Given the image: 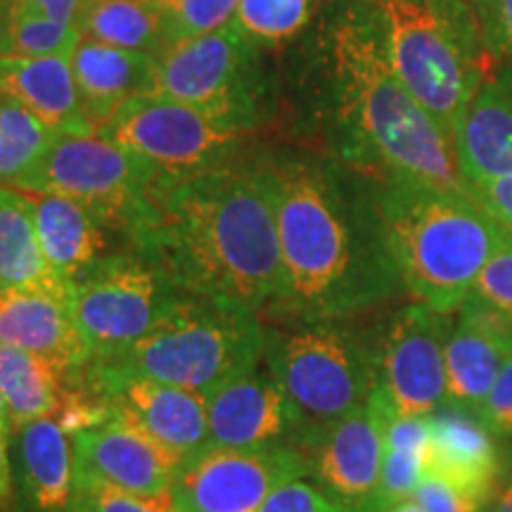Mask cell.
<instances>
[{"label": "cell", "mask_w": 512, "mask_h": 512, "mask_svg": "<svg viewBox=\"0 0 512 512\" xmlns=\"http://www.w3.org/2000/svg\"><path fill=\"white\" fill-rule=\"evenodd\" d=\"M209 446L256 448L292 434V415L278 380L259 356L207 396Z\"/></svg>", "instance_id": "ac0fdd59"}, {"label": "cell", "mask_w": 512, "mask_h": 512, "mask_svg": "<svg viewBox=\"0 0 512 512\" xmlns=\"http://www.w3.org/2000/svg\"><path fill=\"white\" fill-rule=\"evenodd\" d=\"M69 512H176L174 496H140L112 486H76Z\"/></svg>", "instance_id": "d6a6232c"}, {"label": "cell", "mask_w": 512, "mask_h": 512, "mask_svg": "<svg viewBox=\"0 0 512 512\" xmlns=\"http://www.w3.org/2000/svg\"><path fill=\"white\" fill-rule=\"evenodd\" d=\"M323 0H238L233 24L256 48H280L311 27Z\"/></svg>", "instance_id": "4dcf8cb0"}, {"label": "cell", "mask_w": 512, "mask_h": 512, "mask_svg": "<svg viewBox=\"0 0 512 512\" xmlns=\"http://www.w3.org/2000/svg\"><path fill=\"white\" fill-rule=\"evenodd\" d=\"M479 418L498 437H512V354L503 361L494 387L479 408Z\"/></svg>", "instance_id": "74e56055"}, {"label": "cell", "mask_w": 512, "mask_h": 512, "mask_svg": "<svg viewBox=\"0 0 512 512\" xmlns=\"http://www.w3.org/2000/svg\"><path fill=\"white\" fill-rule=\"evenodd\" d=\"M181 463L128 422L110 415L74 434L76 486H112L140 496L169 494Z\"/></svg>", "instance_id": "2e32d148"}, {"label": "cell", "mask_w": 512, "mask_h": 512, "mask_svg": "<svg viewBox=\"0 0 512 512\" xmlns=\"http://www.w3.org/2000/svg\"><path fill=\"white\" fill-rule=\"evenodd\" d=\"M394 406L377 382L368 401L325 432L316 448V475L325 491L358 512L375 494L384 465L387 427Z\"/></svg>", "instance_id": "e0dca14e"}, {"label": "cell", "mask_w": 512, "mask_h": 512, "mask_svg": "<svg viewBox=\"0 0 512 512\" xmlns=\"http://www.w3.org/2000/svg\"><path fill=\"white\" fill-rule=\"evenodd\" d=\"M494 62H512V0H467Z\"/></svg>", "instance_id": "d590c367"}, {"label": "cell", "mask_w": 512, "mask_h": 512, "mask_svg": "<svg viewBox=\"0 0 512 512\" xmlns=\"http://www.w3.org/2000/svg\"><path fill=\"white\" fill-rule=\"evenodd\" d=\"M448 323L415 302L389 320L380 344V384L396 415H430L446 401Z\"/></svg>", "instance_id": "4fadbf2b"}, {"label": "cell", "mask_w": 512, "mask_h": 512, "mask_svg": "<svg viewBox=\"0 0 512 512\" xmlns=\"http://www.w3.org/2000/svg\"><path fill=\"white\" fill-rule=\"evenodd\" d=\"M86 384L105 403L110 415L136 427L181 465L209 446L204 394L155 380H105Z\"/></svg>", "instance_id": "5bb4252c"}, {"label": "cell", "mask_w": 512, "mask_h": 512, "mask_svg": "<svg viewBox=\"0 0 512 512\" xmlns=\"http://www.w3.org/2000/svg\"><path fill=\"white\" fill-rule=\"evenodd\" d=\"M486 512H512V482L503 484L501 489L496 491L494 501L489 503V510Z\"/></svg>", "instance_id": "b9f144b4"}, {"label": "cell", "mask_w": 512, "mask_h": 512, "mask_svg": "<svg viewBox=\"0 0 512 512\" xmlns=\"http://www.w3.org/2000/svg\"><path fill=\"white\" fill-rule=\"evenodd\" d=\"M306 472V456L294 446H207L183 463L171 496L176 512H259L278 486Z\"/></svg>", "instance_id": "7c38bea8"}, {"label": "cell", "mask_w": 512, "mask_h": 512, "mask_svg": "<svg viewBox=\"0 0 512 512\" xmlns=\"http://www.w3.org/2000/svg\"><path fill=\"white\" fill-rule=\"evenodd\" d=\"M53 280L62 278L50 271L43 256L29 197L0 185V290L46 285Z\"/></svg>", "instance_id": "83f0119b"}, {"label": "cell", "mask_w": 512, "mask_h": 512, "mask_svg": "<svg viewBox=\"0 0 512 512\" xmlns=\"http://www.w3.org/2000/svg\"><path fill=\"white\" fill-rule=\"evenodd\" d=\"M264 347L256 313L188 294L133 347L88 363L81 380H155L209 396Z\"/></svg>", "instance_id": "8992f818"}, {"label": "cell", "mask_w": 512, "mask_h": 512, "mask_svg": "<svg viewBox=\"0 0 512 512\" xmlns=\"http://www.w3.org/2000/svg\"><path fill=\"white\" fill-rule=\"evenodd\" d=\"M0 344L46 358L69 382H79L91 354L74 323L72 283L0 290Z\"/></svg>", "instance_id": "9a60e30c"}, {"label": "cell", "mask_w": 512, "mask_h": 512, "mask_svg": "<svg viewBox=\"0 0 512 512\" xmlns=\"http://www.w3.org/2000/svg\"><path fill=\"white\" fill-rule=\"evenodd\" d=\"M185 297L155 254L126 247L76 280L72 313L91 361H98L150 335Z\"/></svg>", "instance_id": "9c48e42d"}, {"label": "cell", "mask_w": 512, "mask_h": 512, "mask_svg": "<svg viewBox=\"0 0 512 512\" xmlns=\"http://www.w3.org/2000/svg\"><path fill=\"white\" fill-rule=\"evenodd\" d=\"M477 299L489 304L512 323V233L505 230L503 240L498 242L496 252L486 261L484 271L479 273L475 285Z\"/></svg>", "instance_id": "836d02e7"}, {"label": "cell", "mask_w": 512, "mask_h": 512, "mask_svg": "<svg viewBox=\"0 0 512 512\" xmlns=\"http://www.w3.org/2000/svg\"><path fill=\"white\" fill-rule=\"evenodd\" d=\"M259 512H358L344 501H339L330 491L306 482L292 479L273 491Z\"/></svg>", "instance_id": "e575fe53"}, {"label": "cell", "mask_w": 512, "mask_h": 512, "mask_svg": "<svg viewBox=\"0 0 512 512\" xmlns=\"http://www.w3.org/2000/svg\"><path fill=\"white\" fill-rule=\"evenodd\" d=\"M453 145L467 188L512 176V62H503L482 81L460 117Z\"/></svg>", "instance_id": "44dd1931"}, {"label": "cell", "mask_w": 512, "mask_h": 512, "mask_svg": "<svg viewBox=\"0 0 512 512\" xmlns=\"http://www.w3.org/2000/svg\"><path fill=\"white\" fill-rule=\"evenodd\" d=\"M17 477L36 512H69L76 494L74 437L55 415L17 427Z\"/></svg>", "instance_id": "cb8c5ba5"}, {"label": "cell", "mask_w": 512, "mask_h": 512, "mask_svg": "<svg viewBox=\"0 0 512 512\" xmlns=\"http://www.w3.org/2000/svg\"><path fill=\"white\" fill-rule=\"evenodd\" d=\"M29 197L34 207L38 240L50 271L57 278L76 283L83 273L91 271L107 249L110 228L93 214L86 204L55 192L19 190Z\"/></svg>", "instance_id": "603a6c76"}, {"label": "cell", "mask_w": 512, "mask_h": 512, "mask_svg": "<svg viewBox=\"0 0 512 512\" xmlns=\"http://www.w3.org/2000/svg\"><path fill=\"white\" fill-rule=\"evenodd\" d=\"M311 55L332 159L377 181L399 178L472 195L456 147L396 76L368 0L332 3Z\"/></svg>", "instance_id": "7a4b0ae2"}, {"label": "cell", "mask_w": 512, "mask_h": 512, "mask_svg": "<svg viewBox=\"0 0 512 512\" xmlns=\"http://www.w3.org/2000/svg\"><path fill=\"white\" fill-rule=\"evenodd\" d=\"M164 19L166 48L228 27L238 0H157Z\"/></svg>", "instance_id": "1f68e13d"}, {"label": "cell", "mask_w": 512, "mask_h": 512, "mask_svg": "<svg viewBox=\"0 0 512 512\" xmlns=\"http://www.w3.org/2000/svg\"><path fill=\"white\" fill-rule=\"evenodd\" d=\"M69 62L81 110L98 133L124 102L150 93L157 57L81 38Z\"/></svg>", "instance_id": "7402d4cb"}, {"label": "cell", "mask_w": 512, "mask_h": 512, "mask_svg": "<svg viewBox=\"0 0 512 512\" xmlns=\"http://www.w3.org/2000/svg\"><path fill=\"white\" fill-rule=\"evenodd\" d=\"M430 441L422 453V477H434L491 503L503 479L496 434L470 408L446 403L430 413Z\"/></svg>", "instance_id": "d6986e66"}, {"label": "cell", "mask_w": 512, "mask_h": 512, "mask_svg": "<svg viewBox=\"0 0 512 512\" xmlns=\"http://www.w3.org/2000/svg\"><path fill=\"white\" fill-rule=\"evenodd\" d=\"M72 382L46 358L0 344V394L8 406L10 425L57 415Z\"/></svg>", "instance_id": "484cf974"}, {"label": "cell", "mask_w": 512, "mask_h": 512, "mask_svg": "<svg viewBox=\"0 0 512 512\" xmlns=\"http://www.w3.org/2000/svg\"><path fill=\"white\" fill-rule=\"evenodd\" d=\"M271 195L283 254L273 316L344 320L406 292L389 254L375 178L313 157L256 164Z\"/></svg>", "instance_id": "6da1fadb"}, {"label": "cell", "mask_w": 512, "mask_h": 512, "mask_svg": "<svg viewBox=\"0 0 512 512\" xmlns=\"http://www.w3.org/2000/svg\"><path fill=\"white\" fill-rule=\"evenodd\" d=\"M12 494V465L8 456V441L0 439V505L8 503Z\"/></svg>", "instance_id": "60d3db41"}, {"label": "cell", "mask_w": 512, "mask_h": 512, "mask_svg": "<svg viewBox=\"0 0 512 512\" xmlns=\"http://www.w3.org/2000/svg\"><path fill=\"white\" fill-rule=\"evenodd\" d=\"M368 3L380 17L396 76L453 143L460 117L496 64L467 0Z\"/></svg>", "instance_id": "5b68a950"}, {"label": "cell", "mask_w": 512, "mask_h": 512, "mask_svg": "<svg viewBox=\"0 0 512 512\" xmlns=\"http://www.w3.org/2000/svg\"><path fill=\"white\" fill-rule=\"evenodd\" d=\"M264 358L290 406L294 439L309 448L380 382V347L342 320H297L290 330L266 332Z\"/></svg>", "instance_id": "52a82bcc"}, {"label": "cell", "mask_w": 512, "mask_h": 512, "mask_svg": "<svg viewBox=\"0 0 512 512\" xmlns=\"http://www.w3.org/2000/svg\"><path fill=\"white\" fill-rule=\"evenodd\" d=\"M456 313L444 347L446 403L479 413L512 354V323L475 294Z\"/></svg>", "instance_id": "ffe728a7"}, {"label": "cell", "mask_w": 512, "mask_h": 512, "mask_svg": "<svg viewBox=\"0 0 512 512\" xmlns=\"http://www.w3.org/2000/svg\"><path fill=\"white\" fill-rule=\"evenodd\" d=\"M27 3L34 5L36 10H41L43 15L55 19V22L79 27V12L86 0H27Z\"/></svg>", "instance_id": "ab89813d"}, {"label": "cell", "mask_w": 512, "mask_h": 512, "mask_svg": "<svg viewBox=\"0 0 512 512\" xmlns=\"http://www.w3.org/2000/svg\"><path fill=\"white\" fill-rule=\"evenodd\" d=\"M98 133L150 166L159 188L233 164L252 136L249 128L211 119L164 95H138L124 102Z\"/></svg>", "instance_id": "30bf717a"}, {"label": "cell", "mask_w": 512, "mask_h": 512, "mask_svg": "<svg viewBox=\"0 0 512 512\" xmlns=\"http://www.w3.org/2000/svg\"><path fill=\"white\" fill-rule=\"evenodd\" d=\"M81 31L43 15L27 0H8L0 8V53L19 57H72Z\"/></svg>", "instance_id": "f546056e"}, {"label": "cell", "mask_w": 512, "mask_h": 512, "mask_svg": "<svg viewBox=\"0 0 512 512\" xmlns=\"http://www.w3.org/2000/svg\"><path fill=\"white\" fill-rule=\"evenodd\" d=\"M81 38L159 57L166 50L157 0H86L79 12Z\"/></svg>", "instance_id": "4316f807"}, {"label": "cell", "mask_w": 512, "mask_h": 512, "mask_svg": "<svg viewBox=\"0 0 512 512\" xmlns=\"http://www.w3.org/2000/svg\"><path fill=\"white\" fill-rule=\"evenodd\" d=\"M159 178L150 166L100 133L57 131L48 152L15 190L55 192L86 204L136 247L157 214Z\"/></svg>", "instance_id": "ba28073f"}, {"label": "cell", "mask_w": 512, "mask_h": 512, "mask_svg": "<svg viewBox=\"0 0 512 512\" xmlns=\"http://www.w3.org/2000/svg\"><path fill=\"white\" fill-rule=\"evenodd\" d=\"M408 501L420 505L427 512H486L489 503L479 501V498L465 494V491L456 489V486L441 482L434 477H422L420 484Z\"/></svg>", "instance_id": "8d00e7d4"}, {"label": "cell", "mask_w": 512, "mask_h": 512, "mask_svg": "<svg viewBox=\"0 0 512 512\" xmlns=\"http://www.w3.org/2000/svg\"><path fill=\"white\" fill-rule=\"evenodd\" d=\"M375 185L403 290L437 313H456L475 292L479 273L508 228L467 192L399 178H375Z\"/></svg>", "instance_id": "277c9868"}, {"label": "cell", "mask_w": 512, "mask_h": 512, "mask_svg": "<svg viewBox=\"0 0 512 512\" xmlns=\"http://www.w3.org/2000/svg\"><path fill=\"white\" fill-rule=\"evenodd\" d=\"M384 512H427V510H422L420 505H415L413 501H403V503L392 505V508L384 510Z\"/></svg>", "instance_id": "7bdbcfd3"}, {"label": "cell", "mask_w": 512, "mask_h": 512, "mask_svg": "<svg viewBox=\"0 0 512 512\" xmlns=\"http://www.w3.org/2000/svg\"><path fill=\"white\" fill-rule=\"evenodd\" d=\"M55 128L17 98L0 91V185H17L36 169Z\"/></svg>", "instance_id": "f1b7e54d"}, {"label": "cell", "mask_w": 512, "mask_h": 512, "mask_svg": "<svg viewBox=\"0 0 512 512\" xmlns=\"http://www.w3.org/2000/svg\"><path fill=\"white\" fill-rule=\"evenodd\" d=\"M157 214L136 247L155 254L185 294L259 316L283 294L278 223L264 178L252 166L162 185Z\"/></svg>", "instance_id": "3957f363"}, {"label": "cell", "mask_w": 512, "mask_h": 512, "mask_svg": "<svg viewBox=\"0 0 512 512\" xmlns=\"http://www.w3.org/2000/svg\"><path fill=\"white\" fill-rule=\"evenodd\" d=\"M0 91L17 98L62 133H95L81 110L69 57H19L0 53Z\"/></svg>", "instance_id": "d4e9b609"}, {"label": "cell", "mask_w": 512, "mask_h": 512, "mask_svg": "<svg viewBox=\"0 0 512 512\" xmlns=\"http://www.w3.org/2000/svg\"><path fill=\"white\" fill-rule=\"evenodd\" d=\"M475 200L491 211V216L512 233V176L470 183Z\"/></svg>", "instance_id": "f35d334b"}, {"label": "cell", "mask_w": 512, "mask_h": 512, "mask_svg": "<svg viewBox=\"0 0 512 512\" xmlns=\"http://www.w3.org/2000/svg\"><path fill=\"white\" fill-rule=\"evenodd\" d=\"M259 91V48L230 22L207 36L166 48L157 57L147 95H164L211 119L254 131L259 126Z\"/></svg>", "instance_id": "8fae6325"}]
</instances>
